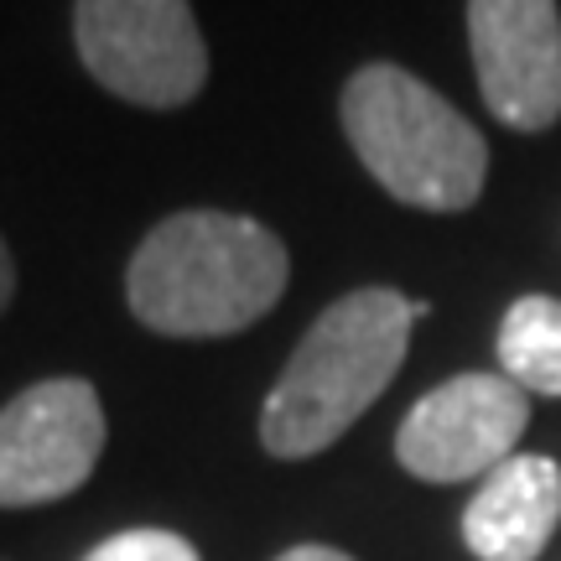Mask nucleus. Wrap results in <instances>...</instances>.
<instances>
[{"label": "nucleus", "instance_id": "obj_4", "mask_svg": "<svg viewBox=\"0 0 561 561\" xmlns=\"http://www.w3.org/2000/svg\"><path fill=\"white\" fill-rule=\"evenodd\" d=\"M73 42L94 83L125 104L178 110L208 79V47L187 0H79Z\"/></svg>", "mask_w": 561, "mask_h": 561}, {"label": "nucleus", "instance_id": "obj_9", "mask_svg": "<svg viewBox=\"0 0 561 561\" xmlns=\"http://www.w3.org/2000/svg\"><path fill=\"white\" fill-rule=\"evenodd\" d=\"M500 364L520 390L561 396V301L520 297L510 312H504Z\"/></svg>", "mask_w": 561, "mask_h": 561}, {"label": "nucleus", "instance_id": "obj_5", "mask_svg": "<svg viewBox=\"0 0 561 561\" xmlns=\"http://www.w3.org/2000/svg\"><path fill=\"white\" fill-rule=\"evenodd\" d=\"M104 453V405L89 380H42L0 411V510L68 500Z\"/></svg>", "mask_w": 561, "mask_h": 561}, {"label": "nucleus", "instance_id": "obj_6", "mask_svg": "<svg viewBox=\"0 0 561 561\" xmlns=\"http://www.w3.org/2000/svg\"><path fill=\"white\" fill-rule=\"evenodd\" d=\"M530 426V401L510 375H458L426 390L396 432V458L426 483L489 479Z\"/></svg>", "mask_w": 561, "mask_h": 561}, {"label": "nucleus", "instance_id": "obj_12", "mask_svg": "<svg viewBox=\"0 0 561 561\" xmlns=\"http://www.w3.org/2000/svg\"><path fill=\"white\" fill-rule=\"evenodd\" d=\"M276 561H354V557H343V551H333V546H291L286 557Z\"/></svg>", "mask_w": 561, "mask_h": 561}, {"label": "nucleus", "instance_id": "obj_10", "mask_svg": "<svg viewBox=\"0 0 561 561\" xmlns=\"http://www.w3.org/2000/svg\"><path fill=\"white\" fill-rule=\"evenodd\" d=\"M83 561H203L193 541H182L172 530H121L100 541Z\"/></svg>", "mask_w": 561, "mask_h": 561}, {"label": "nucleus", "instance_id": "obj_2", "mask_svg": "<svg viewBox=\"0 0 561 561\" xmlns=\"http://www.w3.org/2000/svg\"><path fill=\"white\" fill-rule=\"evenodd\" d=\"M411 301L390 286H364L339 297L322 312L291 364L280 369L276 390L265 396L261 442L271 458H312L354 426L401 375L411 348Z\"/></svg>", "mask_w": 561, "mask_h": 561}, {"label": "nucleus", "instance_id": "obj_8", "mask_svg": "<svg viewBox=\"0 0 561 561\" xmlns=\"http://www.w3.org/2000/svg\"><path fill=\"white\" fill-rule=\"evenodd\" d=\"M561 525V468L546 453L504 458L462 510V541L479 561H536Z\"/></svg>", "mask_w": 561, "mask_h": 561}, {"label": "nucleus", "instance_id": "obj_11", "mask_svg": "<svg viewBox=\"0 0 561 561\" xmlns=\"http://www.w3.org/2000/svg\"><path fill=\"white\" fill-rule=\"evenodd\" d=\"M11 297H16V265H11V250L0 240V312L11 307Z\"/></svg>", "mask_w": 561, "mask_h": 561}, {"label": "nucleus", "instance_id": "obj_1", "mask_svg": "<svg viewBox=\"0 0 561 561\" xmlns=\"http://www.w3.org/2000/svg\"><path fill=\"white\" fill-rule=\"evenodd\" d=\"M286 271V244L265 224L187 208L140 240L125 271V297L151 333L224 339L276 307Z\"/></svg>", "mask_w": 561, "mask_h": 561}, {"label": "nucleus", "instance_id": "obj_7", "mask_svg": "<svg viewBox=\"0 0 561 561\" xmlns=\"http://www.w3.org/2000/svg\"><path fill=\"white\" fill-rule=\"evenodd\" d=\"M468 42L483 104L510 130H546L561 115L557 0H468Z\"/></svg>", "mask_w": 561, "mask_h": 561}, {"label": "nucleus", "instance_id": "obj_3", "mask_svg": "<svg viewBox=\"0 0 561 561\" xmlns=\"http://www.w3.org/2000/svg\"><path fill=\"white\" fill-rule=\"evenodd\" d=\"M343 136L390 198L426 214L468 208L489 178L479 125L396 62H369L348 79Z\"/></svg>", "mask_w": 561, "mask_h": 561}]
</instances>
